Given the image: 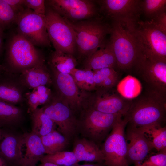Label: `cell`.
I'll return each mask as SVG.
<instances>
[{
	"label": "cell",
	"instance_id": "1",
	"mask_svg": "<svg viewBox=\"0 0 166 166\" xmlns=\"http://www.w3.org/2000/svg\"><path fill=\"white\" fill-rule=\"evenodd\" d=\"M137 21L116 20L110 24L109 42L116 58L117 69L122 72H133L143 54L136 31Z\"/></svg>",
	"mask_w": 166,
	"mask_h": 166
},
{
	"label": "cell",
	"instance_id": "2",
	"mask_svg": "<svg viewBox=\"0 0 166 166\" xmlns=\"http://www.w3.org/2000/svg\"><path fill=\"white\" fill-rule=\"evenodd\" d=\"M166 113V97L146 89L143 94L132 100L124 117L128 120V124L138 128L162 125L165 120Z\"/></svg>",
	"mask_w": 166,
	"mask_h": 166
},
{
	"label": "cell",
	"instance_id": "3",
	"mask_svg": "<svg viewBox=\"0 0 166 166\" xmlns=\"http://www.w3.org/2000/svg\"><path fill=\"white\" fill-rule=\"evenodd\" d=\"M4 44L5 72L20 74L23 71L45 61L42 53L17 32L7 38Z\"/></svg>",
	"mask_w": 166,
	"mask_h": 166
},
{
	"label": "cell",
	"instance_id": "4",
	"mask_svg": "<svg viewBox=\"0 0 166 166\" xmlns=\"http://www.w3.org/2000/svg\"><path fill=\"white\" fill-rule=\"evenodd\" d=\"M64 19L73 32L80 56L86 59L105 43L110 24L103 16L75 22Z\"/></svg>",
	"mask_w": 166,
	"mask_h": 166
},
{
	"label": "cell",
	"instance_id": "5",
	"mask_svg": "<svg viewBox=\"0 0 166 166\" xmlns=\"http://www.w3.org/2000/svg\"><path fill=\"white\" fill-rule=\"evenodd\" d=\"M78 119L79 135L100 147L117 122L123 116L104 113L90 107L81 113Z\"/></svg>",
	"mask_w": 166,
	"mask_h": 166
},
{
	"label": "cell",
	"instance_id": "6",
	"mask_svg": "<svg viewBox=\"0 0 166 166\" xmlns=\"http://www.w3.org/2000/svg\"><path fill=\"white\" fill-rule=\"evenodd\" d=\"M47 31L55 50L73 55L76 49L73 32L64 18L45 4Z\"/></svg>",
	"mask_w": 166,
	"mask_h": 166
},
{
	"label": "cell",
	"instance_id": "7",
	"mask_svg": "<svg viewBox=\"0 0 166 166\" xmlns=\"http://www.w3.org/2000/svg\"><path fill=\"white\" fill-rule=\"evenodd\" d=\"M128 122L124 117L120 119L101 144L105 166H128L125 132Z\"/></svg>",
	"mask_w": 166,
	"mask_h": 166
},
{
	"label": "cell",
	"instance_id": "8",
	"mask_svg": "<svg viewBox=\"0 0 166 166\" xmlns=\"http://www.w3.org/2000/svg\"><path fill=\"white\" fill-rule=\"evenodd\" d=\"M15 23L16 32L34 46H51L45 15L37 14L26 8L17 15Z\"/></svg>",
	"mask_w": 166,
	"mask_h": 166
},
{
	"label": "cell",
	"instance_id": "9",
	"mask_svg": "<svg viewBox=\"0 0 166 166\" xmlns=\"http://www.w3.org/2000/svg\"><path fill=\"white\" fill-rule=\"evenodd\" d=\"M135 28L143 54L166 61V33L149 20L137 21Z\"/></svg>",
	"mask_w": 166,
	"mask_h": 166
},
{
	"label": "cell",
	"instance_id": "10",
	"mask_svg": "<svg viewBox=\"0 0 166 166\" xmlns=\"http://www.w3.org/2000/svg\"><path fill=\"white\" fill-rule=\"evenodd\" d=\"M43 108L59 132L69 142L78 136V119L68 105L59 97L52 98Z\"/></svg>",
	"mask_w": 166,
	"mask_h": 166
},
{
	"label": "cell",
	"instance_id": "11",
	"mask_svg": "<svg viewBox=\"0 0 166 166\" xmlns=\"http://www.w3.org/2000/svg\"><path fill=\"white\" fill-rule=\"evenodd\" d=\"M133 72L147 88L166 97V61L143 54Z\"/></svg>",
	"mask_w": 166,
	"mask_h": 166
},
{
	"label": "cell",
	"instance_id": "12",
	"mask_svg": "<svg viewBox=\"0 0 166 166\" xmlns=\"http://www.w3.org/2000/svg\"><path fill=\"white\" fill-rule=\"evenodd\" d=\"M47 2V5L62 17L71 22L99 16V8L92 1L50 0Z\"/></svg>",
	"mask_w": 166,
	"mask_h": 166
},
{
	"label": "cell",
	"instance_id": "13",
	"mask_svg": "<svg viewBox=\"0 0 166 166\" xmlns=\"http://www.w3.org/2000/svg\"><path fill=\"white\" fill-rule=\"evenodd\" d=\"M140 0H102L97 1L99 13L105 19L116 20L140 19L142 14Z\"/></svg>",
	"mask_w": 166,
	"mask_h": 166
},
{
	"label": "cell",
	"instance_id": "14",
	"mask_svg": "<svg viewBox=\"0 0 166 166\" xmlns=\"http://www.w3.org/2000/svg\"><path fill=\"white\" fill-rule=\"evenodd\" d=\"M59 97L74 113H81L89 108L85 104L84 96L69 74L62 73L50 67Z\"/></svg>",
	"mask_w": 166,
	"mask_h": 166
},
{
	"label": "cell",
	"instance_id": "15",
	"mask_svg": "<svg viewBox=\"0 0 166 166\" xmlns=\"http://www.w3.org/2000/svg\"><path fill=\"white\" fill-rule=\"evenodd\" d=\"M126 126L127 162L128 164L131 163L137 166L142 163L154 148L140 128L128 123Z\"/></svg>",
	"mask_w": 166,
	"mask_h": 166
},
{
	"label": "cell",
	"instance_id": "16",
	"mask_svg": "<svg viewBox=\"0 0 166 166\" xmlns=\"http://www.w3.org/2000/svg\"><path fill=\"white\" fill-rule=\"evenodd\" d=\"M108 89H104L98 92L90 107L104 113L124 116L130 108L132 100L124 98L116 90Z\"/></svg>",
	"mask_w": 166,
	"mask_h": 166
},
{
	"label": "cell",
	"instance_id": "17",
	"mask_svg": "<svg viewBox=\"0 0 166 166\" xmlns=\"http://www.w3.org/2000/svg\"><path fill=\"white\" fill-rule=\"evenodd\" d=\"M3 130L0 142V156L7 166H22L24 156L22 148L24 144L23 134Z\"/></svg>",
	"mask_w": 166,
	"mask_h": 166
},
{
	"label": "cell",
	"instance_id": "18",
	"mask_svg": "<svg viewBox=\"0 0 166 166\" xmlns=\"http://www.w3.org/2000/svg\"><path fill=\"white\" fill-rule=\"evenodd\" d=\"M28 89L22 83L19 74L4 71L0 76V100L15 105L25 102Z\"/></svg>",
	"mask_w": 166,
	"mask_h": 166
},
{
	"label": "cell",
	"instance_id": "19",
	"mask_svg": "<svg viewBox=\"0 0 166 166\" xmlns=\"http://www.w3.org/2000/svg\"><path fill=\"white\" fill-rule=\"evenodd\" d=\"M73 142L72 152L78 162L104 164V157L100 147L94 142L78 136Z\"/></svg>",
	"mask_w": 166,
	"mask_h": 166
},
{
	"label": "cell",
	"instance_id": "20",
	"mask_svg": "<svg viewBox=\"0 0 166 166\" xmlns=\"http://www.w3.org/2000/svg\"><path fill=\"white\" fill-rule=\"evenodd\" d=\"M19 77L28 90L41 85L48 87L53 83L51 75L45 64V61L23 71L19 74Z\"/></svg>",
	"mask_w": 166,
	"mask_h": 166
},
{
	"label": "cell",
	"instance_id": "21",
	"mask_svg": "<svg viewBox=\"0 0 166 166\" xmlns=\"http://www.w3.org/2000/svg\"><path fill=\"white\" fill-rule=\"evenodd\" d=\"M85 66L92 70L105 68L117 69L116 58L109 42L85 59Z\"/></svg>",
	"mask_w": 166,
	"mask_h": 166
},
{
	"label": "cell",
	"instance_id": "22",
	"mask_svg": "<svg viewBox=\"0 0 166 166\" xmlns=\"http://www.w3.org/2000/svg\"><path fill=\"white\" fill-rule=\"evenodd\" d=\"M25 119V113L22 107L0 100V128L13 129L20 126Z\"/></svg>",
	"mask_w": 166,
	"mask_h": 166
},
{
	"label": "cell",
	"instance_id": "23",
	"mask_svg": "<svg viewBox=\"0 0 166 166\" xmlns=\"http://www.w3.org/2000/svg\"><path fill=\"white\" fill-rule=\"evenodd\" d=\"M23 136L26 149L22 166H36L45 154L40 137L31 132L24 133Z\"/></svg>",
	"mask_w": 166,
	"mask_h": 166
},
{
	"label": "cell",
	"instance_id": "24",
	"mask_svg": "<svg viewBox=\"0 0 166 166\" xmlns=\"http://www.w3.org/2000/svg\"><path fill=\"white\" fill-rule=\"evenodd\" d=\"M30 114L32 122L31 132L39 137L56 129V125L44 112L42 107L38 108Z\"/></svg>",
	"mask_w": 166,
	"mask_h": 166
},
{
	"label": "cell",
	"instance_id": "25",
	"mask_svg": "<svg viewBox=\"0 0 166 166\" xmlns=\"http://www.w3.org/2000/svg\"><path fill=\"white\" fill-rule=\"evenodd\" d=\"M40 138L46 154H52L65 151L70 143L56 129L40 137Z\"/></svg>",
	"mask_w": 166,
	"mask_h": 166
},
{
	"label": "cell",
	"instance_id": "26",
	"mask_svg": "<svg viewBox=\"0 0 166 166\" xmlns=\"http://www.w3.org/2000/svg\"><path fill=\"white\" fill-rule=\"evenodd\" d=\"M159 152H166V128L160 124L138 127Z\"/></svg>",
	"mask_w": 166,
	"mask_h": 166
},
{
	"label": "cell",
	"instance_id": "27",
	"mask_svg": "<svg viewBox=\"0 0 166 166\" xmlns=\"http://www.w3.org/2000/svg\"><path fill=\"white\" fill-rule=\"evenodd\" d=\"M49 63L50 67L58 72L71 74L77 61L72 55L55 50L50 55Z\"/></svg>",
	"mask_w": 166,
	"mask_h": 166
},
{
	"label": "cell",
	"instance_id": "28",
	"mask_svg": "<svg viewBox=\"0 0 166 166\" xmlns=\"http://www.w3.org/2000/svg\"><path fill=\"white\" fill-rule=\"evenodd\" d=\"M116 90L124 98L132 100L140 94L142 86L137 78L128 75L118 82Z\"/></svg>",
	"mask_w": 166,
	"mask_h": 166
},
{
	"label": "cell",
	"instance_id": "29",
	"mask_svg": "<svg viewBox=\"0 0 166 166\" xmlns=\"http://www.w3.org/2000/svg\"><path fill=\"white\" fill-rule=\"evenodd\" d=\"M40 161L41 163H51L60 166L73 165L79 162L72 151L65 150L52 154L45 155Z\"/></svg>",
	"mask_w": 166,
	"mask_h": 166
},
{
	"label": "cell",
	"instance_id": "30",
	"mask_svg": "<svg viewBox=\"0 0 166 166\" xmlns=\"http://www.w3.org/2000/svg\"><path fill=\"white\" fill-rule=\"evenodd\" d=\"M141 6L142 13L150 19L159 14L166 11V0H141Z\"/></svg>",
	"mask_w": 166,
	"mask_h": 166
},
{
	"label": "cell",
	"instance_id": "31",
	"mask_svg": "<svg viewBox=\"0 0 166 166\" xmlns=\"http://www.w3.org/2000/svg\"><path fill=\"white\" fill-rule=\"evenodd\" d=\"M17 16L5 0H0V26L4 30L15 23Z\"/></svg>",
	"mask_w": 166,
	"mask_h": 166
},
{
	"label": "cell",
	"instance_id": "32",
	"mask_svg": "<svg viewBox=\"0 0 166 166\" xmlns=\"http://www.w3.org/2000/svg\"><path fill=\"white\" fill-rule=\"evenodd\" d=\"M93 79L96 87H101L104 80L109 76L118 72L109 68H105L93 70Z\"/></svg>",
	"mask_w": 166,
	"mask_h": 166
},
{
	"label": "cell",
	"instance_id": "33",
	"mask_svg": "<svg viewBox=\"0 0 166 166\" xmlns=\"http://www.w3.org/2000/svg\"><path fill=\"white\" fill-rule=\"evenodd\" d=\"M137 166H166V152L152 155Z\"/></svg>",
	"mask_w": 166,
	"mask_h": 166
},
{
	"label": "cell",
	"instance_id": "34",
	"mask_svg": "<svg viewBox=\"0 0 166 166\" xmlns=\"http://www.w3.org/2000/svg\"><path fill=\"white\" fill-rule=\"evenodd\" d=\"M45 1L44 0H24L26 8L31 9L36 14L45 15Z\"/></svg>",
	"mask_w": 166,
	"mask_h": 166
},
{
	"label": "cell",
	"instance_id": "35",
	"mask_svg": "<svg viewBox=\"0 0 166 166\" xmlns=\"http://www.w3.org/2000/svg\"><path fill=\"white\" fill-rule=\"evenodd\" d=\"M25 102L28 107V112L30 114L37 109L39 105L38 96L34 89L28 91L25 95Z\"/></svg>",
	"mask_w": 166,
	"mask_h": 166
},
{
	"label": "cell",
	"instance_id": "36",
	"mask_svg": "<svg viewBox=\"0 0 166 166\" xmlns=\"http://www.w3.org/2000/svg\"><path fill=\"white\" fill-rule=\"evenodd\" d=\"M37 94L39 99V105H45L52 97L51 90L44 85H41L33 89Z\"/></svg>",
	"mask_w": 166,
	"mask_h": 166
},
{
	"label": "cell",
	"instance_id": "37",
	"mask_svg": "<svg viewBox=\"0 0 166 166\" xmlns=\"http://www.w3.org/2000/svg\"><path fill=\"white\" fill-rule=\"evenodd\" d=\"M85 70L79 69L76 68L72 71L71 75L77 86L80 89L83 90Z\"/></svg>",
	"mask_w": 166,
	"mask_h": 166
},
{
	"label": "cell",
	"instance_id": "38",
	"mask_svg": "<svg viewBox=\"0 0 166 166\" xmlns=\"http://www.w3.org/2000/svg\"><path fill=\"white\" fill-rule=\"evenodd\" d=\"M85 70V79L83 90L90 91L94 89L96 86L94 82L93 70L88 69Z\"/></svg>",
	"mask_w": 166,
	"mask_h": 166
},
{
	"label": "cell",
	"instance_id": "39",
	"mask_svg": "<svg viewBox=\"0 0 166 166\" xmlns=\"http://www.w3.org/2000/svg\"><path fill=\"white\" fill-rule=\"evenodd\" d=\"M149 20L166 33V11L159 14Z\"/></svg>",
	"mask_w": 166,
	"mask_h": 166
},
{
	"label": "cell",
	"instance_id": "40",
	"mask_svg": "<svg viewBox=\"0 0 166 166\" xmlns=\"http://www.w3.org/2000/svg\"><path fill=\"white\" fill-rule=\"evenodd\" d=\"M16 14L17 15L25 8L24 0H5Z\"/></svg>",
	"mask_w": 166,
	"mask_h": 166
},
{
	"label": "cell",
	"instance_id": "41",
	"mask_svg": "<svg viewBox=\"0 0 166 166\" xmlns=\"http://www.w3.org/2000/svg\"><path fill=\"white\" fill-rule=\"evenodd\" d=\"M118 72L106 78L102 83L101 87L104 89L112 88L118 83L119 79Z\"/></svg>",
	"mask_w": 166,
	"mask_h": 166
},
{
	"label": "cell",
	"instance_id": "42",
	"mask_svg": "<svg viewBox=\"0 0 166 166\" xmlns=\"http://www.w3.org/2000/svg\"><path fill=\"white\" fill-rule=\"evenodd\" d=\"M4 30L0 26V57L4 50V38H5Z\"/></svg>",
	"mask_w": 166,
	"mask_h": 166
},
{
	"label": "cell",
	"instance_id": "43",
	"mask_svg": "<svg viewBox=\"0 0 166 166\" xmlns=\"http://www.w3.org/2000/svg\"><path fill=\"white\" fill-rule=\"evenodd\" d=\"M77 166H105L103 163H87Z\"/></svg>",
	"mask_w": 166,
	"mask_h": 166
},
{
	"label": "cell",
	"instance_id": "44",
	"mask_svg": "<svg viewBox=\"0 0 166 166\" xmlns=\"http://www.w3.org/2000/svg\"><path fill=\"white\" fill-rule=\"evenodd\" d=\"M37 166H60L57 165H56L55 164H53L51 163L45 162L41 163V164H40V165Z\"/></svg>",
	"mask_w": 166,
	"mask_h": 166
},
{
	"label": "cell",
	"instance_id": "45",
	"mask_svg": "<svg viewBox=\"0 0 166 166\" xmlns=\"http://www.w3.org/2000/svg\"><path fill=\"white\" fill-rule=\"evenodd\" d=\"M0 166H7L5 163L0 156Z\"/></svg>",
	"mask_w": 166,
	"mask_h": 166
},
{
	"label": "cell",
	"instance_id": "46",
	"mask_svg": "<svg viewBox=\"0 0 166 166\" xmlns=\"http://www.w3.org/2000/svg\"><path fill=\"white\" fill-rule=\"evenodd\" d=\"M4 71H5L3 66L2 64L0 63V76Z\"/></svg>",
	"mask_w": 166,
	"mask_h": 166
},
{
	"label": "cell",
	"instance_id": "47",
	"mask_svg": "<svg viewBox=\"0 0 166 166\" xmlns=\"http://www.w3.org/2000/svg\"><path fill=\"white\" fill-rule=\"evenodd\" d=\"M3 132V130L0 128V142L2 138Z\"/></svg>",
	"mask_w": 166,
	"mask_h": 166
}]
</instances>
